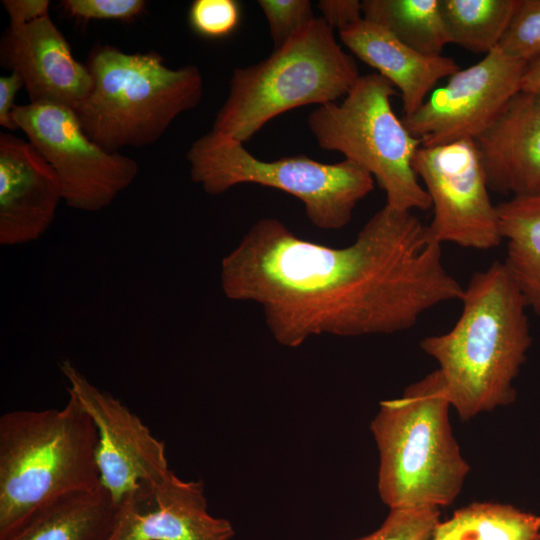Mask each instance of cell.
<instances>
[{
	"mask_svg": "<svg viewBox=\"0 0 540 540\" xmlns=\"http://www.w3.org/2000/svg\"><path fill=\"white\" fill-rule=\"evenodd\" d=\"M442 245L412 211L385 204L354 242L332 248L262 218L223 258L225 296L255 302L274 339L298 347L322 334L357 337L414 327L424 313L460 300Z\"/></svg>",
	"mask_w": 540,
	"mask_h": 540,
	"instance_id": "1",
	"label": "cell"
},
{
	"mask_svg": "<svg viewBox=\"0 0 540 540\" xmlns=\"http://www.w3.org/2000/svg\"><path fill=\"white\" fill-rule=\"evenodd\" d=\"M450 330L420 347L437 363L447 398L462 420L508 406L532 344L528 306L505 264L494 261L464 286Z\"/></svg>",
	"mask_w": 540,
	"mask_h": 540,
	"instance_id": "2",
	"label": "cell"
},
{
	"mask_svg": "<svg viewBox=\"0 0 540 540\" xmlns=\"http://www.w3.org/2000/svg\"><path fill=\"white\" fill-rule=\"evenodd\" d=\"M68 395L60 409L0 417V540L48 502L101 485L97 428Z\"/></svg>",
	"mask_w": 540,
	"mask_h": 540,
	"instance_id": "3",
	"label": "cell"
},
{
	"mask_svg": "<svg viewBox=\"0 0 540 540\" xmlns=\"http://www.w3.org/2000/svg\"><path fill=\"white\" fill-rule=\"evenodd\" d=\"M438 370L380 402L370 429L379 451L378 492L392 509L450 505L470 466L453 436Z\"/></svg>",
	"mask_w": 540,
	"mask_h": 540,
	"instance_id": "4",
	"label": "cell"
},
{
	"mask_svg": "<svg viewBox=\"0 0 540 540\" xmlns=\"http://www.w3.org/2000/svg\"><path fill=\"white\" fill-rule=\"evenodd\" d=\"M88 96L73 110L85 134L109 152L155 143L203 96L199 68H170L157 52L126 53L103 45L90 54Z\"/></svg>",
	"mask_w": 540,
	"mask_h": 540,
	"instance_id": "5",
	"label": "cell"
},
{
	"mask_svg": "<svg viewBox=\"0 0 540 540\" xmlns=\"http://www.w3.org/2000/svg\"><path fill=\"white\" fill-rule=\"evenodd\" d=\"M333 30L315 18L268 58L235 68L212 131L244 143L288 110L345 97L361 75Z\"/></svg>",
	"mask_w": 540,
	"mask_h": 540,
	"instance_id": "6",
	"label": "cell"
},
{
	"mask_svg": "<svg viewBox=\"0 0 540 540\" xmlns=\"http://www.w3.org/2000/svg\"><path fill=\"white\" fill-rule=\"evenodd\" d=\"M243 144L212 130L196 139L186 154L193 182L210 195L244 183L284 191L299 199L309 221L323 230L348 225L374 188L371 174L352 161L322 163L301 154L263 161Z\"/></svg>",
	"mask_w": 540,
	"mask_h": 540,
	"instance_id": "7",
	"label": "cell"
},
{
	"mask_svg": "<svg viewBox=\"0 0 540 540\" xmlns=\"http://www.w3.org/2000/svg\"><path fill=\"white\" fill-rule=\"evenodd\" d=\"M395 87L379 73L362 75L344 97L318 106L307 119L320 148L337 151L365 169L386 194V205L427 210L430 198L413 169L421 146L395 114Z\"/></svg>",
	"mask_w": 540,
	"mask_h": 540,
	"instance_id": "8",
	"label": "cell"
},
{
	"mask_svg": "<svg viewBox=\"0 0 540 540\" xmlns=\"http://www.w3.org/2000/svg\"><path fill=\"white\" fill-rule=\"evenodd\" d=\"M13 118L59 177L65 203L95 212L111 204L139 172L138 163L109 152L83 131L75 112L54 104L16 105Z\"/></svg>",
	"mask_w": 540,
	"mask_h": 540,
	"instance_id": "9",
	"label": "cell"
},
{
	"mask_svg": "<svg viewBox=\"0 0 540 540\" xmlns=\"http://www.w3.org/2000/svg\"><path fill=\"white\" fill-rule=\"evenodd\" d=\"M413 169L423 182L433 208L428 225L441 244L489 250L503 241L497 205L474 140L421 146Z\"/></svg>",
	"mask_w": 540,
	"mask_h": 540,
	"instance_id": "10",
	"label": "cell"
},
{
	"mask_svg": "<svg viewBox=\"0 0 540 540\" xmlns=\"http://www.w3.org/2000/svg\"><path fill=\"white\" fill-rule=\"evenodd\" d=\"M526 67L497 46L478 63L451 75L446 85L401 120L421 146L475 140L521 90Z\"/></svg>",
	"mask_w": 540,
	"mask_h": 540,
	"instance_id": "11",
	"label": "cell"
},
{
	"mask_svg": "<svg viewBox=\"0 0 540 540\" xmlns=\"http://www.w3.org/2000/svg\"><path fill=\"white\" fill-rule=\"evenodd\" d=\"M59 368L98 432L97 465L102 486L118 506L126 498L155 487L171 474L165 444L120 400L102 391L69 361Z\"/></svg>",
	"mask_w": 540,
	"mask_h": 540,
	"instance_id": "12",
	"label": "cell"
},
{
	"mask_svg": "<svg viewBox=\"0 0 540 540\" xmlns=\"http://www.w3.org/2000/svg\"><path fill=\"white\" fill-rule=\"evenodd\" d=\"M1 64L18 73L33 104H54L74 110L90 93L92 77L77 61L62 32L44 15L10 25L0 45Z\"/></svg>",
	"mask_w": 540,
	"mask_h": 540,
	"instance_id": "13",
	"label": "cell"
},
{
	"mask_svg": "<svg viewBox=\"0 0 540 540\" xmlns=\"http://www.w3.org/2000/svg\"><path fill=\"white\" fill-rule=\"evenodd\" d=\"M233 535L228 520L208 513L203 483L171 472L161 484L118 505L107 540H230Z\"/></svg>",
	"mask_w": 540,
	"mask_h": 540,
	"instance_id": "14",
	"label": "cell"
},
{
	"mask_svg": "<svg viewBox=\"0 0 540 540\" xmlns=\"http://www.w3.org/2000/svg\"><path fill=\"white\" fill-rule=\"evenodd\" d=\"M63 200L58 175L28 141L0 133V243L39 239Z\"/></svg>",
	"mask_w": 540,
	"mask_h": 540,
	"instance_id": "15",
	"label": "cell"
},
{
	"mask_svg": "<svg viewBox=\"0 0 540 540\" xmlns=\"http://www.w3.org/2000/svg\"><path fill=\"white\" fill-rule=\"evenodd\" d=\"M489 190L540 193V94L519 90L474 140Z\"/></svg>",
	"mask_w": 540,
	"mask_h": 540,
	"instance_id": "16",
	"label": "cell"
},
{
	"mask_svg": "<svg viewBox=\"0 0 540 540\" xmlns=\"http://www.w3.org/2000/svg\"><path fill=\"white\" fill-rule=\"evenodd\" d=\"M339 36L360 60L399 89L404 115L417 111L439 80L460 70L454 59L421 54L364 18L339 31Z\"/></svg>",
	"mask_w": 540,
	"mask_h": 540,
	"instance_id": "17",
	"label": "cell"
},
{
	"mask_svg": "<svg viewBox=\"0 0 540 540\" xmlns=\"http://www.w3.org/2000/svg\"><path fill=\"white\" fill-rule=\"evenodd\" d=\"M117 510L101 484L48 502L5 540H107Z\"/></svg>",
	"mask_w": 540,
	"mask_h": 540,
	"instance_id": "18",
	"label": "cell"
},
{
	"mask_svg": "<svg viewBox=\"0 0 540 540\" xmlns=\"http://www.w3.org/2000/svg\"><path fill=\"white\" fill-rule=\"evenodd\" d=\"M505 264L528 309L540 315V193L497 204Z\"/></svg>",
	"mask_w": 540,
	"mask_h": 540,
	"instance_id": "19",
	"label": "cell"
},
{
	"mask_svg": "<svg viewBox=\"0 0 540 540\" xmlns=\"http://www.w3.org/2000/svg\"><path fill=\"white\" fill-rule=\"evenodd\" d=\"M361 4L364 19L421 54L440 56L449 44L440 0H364Z\"/></svg>",
	"mask_w": 540,
	"mask_h": 540,
	"instance_id": "20",
	"label": "cell"
},
{
	"mask_svg": "<svg viewBox=\"0 0 540 540\" xmlns=\"http://www.w3.org/2000/svg\"><path fill=\"white\" fill-rule=\"evenodd\" d=\"M432 540H540V516L509 504L476 502L439 522Z\"/></svg>",
	"mask_w": 540,
	"mask_h": 540,
	"instance_id": "21",
	"label": "cell"
},
{
	"mask_svg": "<svg viewBox=\"0 0 540 540\" xmlns=\"http://www.w3.org/2000/svg\"><path fill=\"white\" fill-rule=\"evenodd\" d=\"M517 3L518 0H440L449 43L488 54L498 46Z\"/></svg>",
	"mask_w": 540,
	"mask_h": 540,
	"instance_id": "22",
	"label": "cell"
},
{
	"mask_svg": "<svg viewBox=\"0 0 540 540\" xmlns=\"http://www.w3.org/2000/svg\"><path fill=\"white\" fill-rule=\"evenodd\" d=\"M498 48L527 64L540 57V0H518Z\"/></svg>",
	"mask_w": 540,
	"mask_h": 540,
	"instance_id": "23",
	"label": "cell"
},
{
	"mask_svg": "<svg viewBox=\"0 0 540 540\" xmlns=\"http://www.w3.org/2000/svg\"><path fill=\"white\" fill-rule=\"evenodd\" d=\"M439 508L392 509L373 533L355 540H432Z\"/></svg>",
	"mask_w": 540,
	"mask_h": 540,
	"instance_id": "24",
	"label": "cell"
},
{
	"mask_svg": "<svg viewBox=\"0 0 540 540\" xmlns=\"http://www.w3.org/2000/svg\"><path fill=\"white\" fill-rule=\"evenodd\" d=\"M269 27L274 49L286 44L314 19L308 0H259Z\"/></svg>",
	"mask_w": 540,
	"mask_h": 540,
	"instance_id": "25",
	"label": "cell"
},
{
	"mask_svg": "<svg viewBox=\"0 0 540 540\" xmlns=\"http://www.w3.org/2000/svg\"><path fill=\"white\" fill-rule=\"evenodd\" d=\"M188 20L198 35L223 38L239 26L241 8L234 0H195L189 8Z\"/></svg>",
	"mask_w": 540,
	"mask_h": 540,
	"instance_id": "26",
	"label": "cell"
},
{
	"mask_svg": "<svg viewBox=\"0 0 540 540\" xmlns=\"http://www.w3.org/2000/svg\"><path fill=\"white\" fill-rule=\"evenodd\" d=\"M61 6L70 16L82 20L129 21L147 7L144 0H63Z\"/></svg>",
	"mask_w": 540,
	"mask_h": 540,
	"instance_id": "27",
	"label": "cell"
},
{
	"mask_svg": "<svg viewBox=\"0 0 540 540\" xmlns=\"http://www.w3.org/2000/svg\"><path fill=\"white\" fill-rule=\"evenodd\" d=\"M318 8L322 19L332 28L339 31L362 19V4L358 0H321Z\"/></svg>",
	"mask_w": 540,
	"mask_h": 540,
	"instance_id": "28",
	"label": "cell"
},
{
	"mask_svg": "<svg viewBox=\"0 0 540 540\" xmlns=\"http://www.w3.org/2000/svg\"><path fill=\"white\" fill-rule=\"evenodd\" d=\"M25 87L22 77L11 72L9 75L0 77V125L8 131L18 129L13 118L14 103L18 91Z\"/></svg>",
	"mask_w": 540,
	"mask_h": 540,
	"instance_id": "29",
	"label": "cell"
},
{
	"mask_svg": "<svg viewBox=\"0 0 540 540\" xmlns=\"http://www.w3.org/2000/svg\"><path fill=\"white\" fill-rule=\"evenodd\" d=\"M2 4L8 13L10 25L26 24L49 14L48 0H4Z\"/></svg>",
	"mask_w": 540,
	"mask_h": 540,
	"instance_id": "30",
	"label": "cell"
},
{
	"mask_svg": "<svg viewBox=\"0 0 540 540\" xmlns=\"http://www.w3.org/2000/svg\"><path fill=\"white\" fill-rule=\"evenodd\" d=\"M521 90L540 94V57L527 64L522 77Z\"/></svg>",
	"mask_w": 540,
	"mask_h": 540,
	"instance_id": "31",
	"label": "cell"
}]
</instances>
